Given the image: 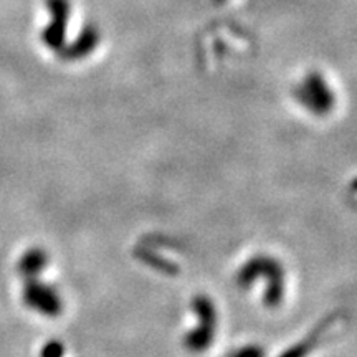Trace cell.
Segmentation results:
<instances>
[{
  "label": "cell",
  "mask_w": 357,
  "mask_h": 357,
  "mask_svg": "<svg viewBox=\"0 0 357 357\" xmlns=\"http://www.w3.org/2000/svg\"><path fill=\"white\" fill-rule=\"evenodd\" d=\"M293 96L312 114H328L334 106L333 89L328 86L323 75L316 71L303 78V82L293 89Z\"/></svg>",
  "instance_id": "6da1fadb"
},
{
  "label": "cell",
  "mask_w": 357,
  "mask_h": 357,
  "mask_svg": "<svg viewBox=\"0 0 357 357\" xmlns=\"http://www.w3.org/2000/svg\"><path fill=\"white\" fill-rule=\"evenodd\" d=\"M192 307H194L195 314H197L200 326L192 329V331L187 334L184 339V346L192 352H202L211 346L213 336H215V306H213V303H211V300H207L205 296H199L194 300Z\"/></svg>",
  "instance_id": "7a4b0ae2"
},
{
  "label": "cell",
  "mask_w": 357,
  "mask_h": 357,
  "mask_svg": "<svg viewBox=\"0 0 357 357\" xmlns=\"http://www.w3.org/2000/svg\"><path fill=\"white\" fill-rule=\"evenodd\" d=\"M22 298H24L25 306L47 316V318H55L63 310V303H61L56 289L38 278L26 280Z\"/></svg>",
  "instance_id": "3957f363"
},
{
  "label": "cell",
  "mask_w": 357,
  "mask_h": 357,
  "mask_svg": "<svg viewBox=\"0 0 357 357\" xmlns=\"http://www.w3.org/2000/svg\"><path fill=\"white\" fill-rule=\"evenodd\" d=\"M50 22L42 32V40L53 52H60L66 45V32L71 13L70 0H47Z\"/></svg>",
  "instance_id": "277c9868"
},
{
  "label": "cell",
  "mask_w": 357,
  "mask_h": 357,
  "mask_svg": "<svg viewBox=\"0 0 357 357\" xmlns=\"http://www.w3.org/2000/svg\"><path fill=\"white\" fill-rule=\"evenodd\" d=\"M98 43H100V30L95 25H86L73 42L61 48L60 56L66 61L83 60L96 50Z\"/></svg>",
  "instance_id": "5b68a950"
},
{
  "label": "cell",
  "mask_w": 357,
  "mask_h": 357,
  "mask_svg": "<svg viewBox=\"0 0 357 357\" xmlns=\"http://www.w3.org/2000/svg\"><path fill=\"white\" fill-rule=\"evenodd\" d=\"M48 257L42 248H30L22 255L19 261V273L25 280L38 278V275L47 268Z\"/></svg>",
  "instance_id": "8992f818"
},
{
  "label": "cell",
  "mask_w": 357,
  "mask_h": 357,
  "mask_svg": "<svg viewBox=\"0 0 357 357\" xmlns=\"http://www.w3.org/2000/svg\"><path fill=\"white\" fill-rule=\"evenodd\" d=\"M65 347L60 341H48L47 344L42 347L40 357H63Z\"/></svg>",
  "instance_id": "52a82bcc"
},
{
  "label": "cell",
  "mask_w": 357,
  "mask_h": 357,
  "mask_svg": "<svg viewBox=\"0 0 357 357\" xmlns=\"http://www.w3.org/2000/svg\"><path fill=\"white\" fill-rule=\"evenodd\" d=\"M230 357H263V349L258 346H247L234 351Z\"/></svg>",
  "instance_id": "ba28073f"
},
{
  "label": "cell",
  "mask_w": 357,
  "mask_h": 357,
  "mask_svg": "<svg viewBox=\"0 0 357 357\" xmlns=\"http://www.w3.org/2000/svg\"><path fill=\"white\" fill-rule=\"evenodd\" d=\"M215 2H223V0H215Z\"/></svg>",
  "instance_id": "9c48e42d"
}]
</instances>
